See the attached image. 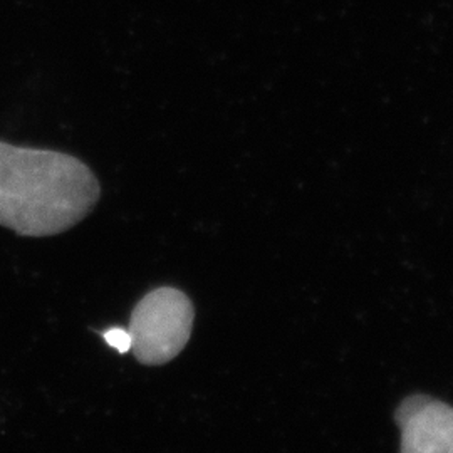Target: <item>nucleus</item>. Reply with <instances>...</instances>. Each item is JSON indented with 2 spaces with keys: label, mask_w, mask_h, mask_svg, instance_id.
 <instances>
[{
  "label": "nucleus",
  "mask_w": 453,
  "mask_h": 453,
  "mask_svg": "<svg viewBox=\"0 0 453 453\" xmlns=\"http://www.w3.org/2000/svg\"><path fill=\"white\" fill-rule=\"evenodd\" d=\"M99 198L81 160L0 142V226L24 237L58 235L78 226Z\"/></svg>",
  "instance_id": "f257e3e1"
},
{
  "label": "nucleus",
  "mask_w": 453,
  "mask_h": 453,
  "mask_svg": "<svg viewBox=\"0 0 453 453\" xmlns=\"http://www.w3.org/2000/svg\"><path fill=\"white\" fill-rule=\"evenodd\" d=\"M195 311L187 294L173 288L148 292L131 314V353L146 366L179 357L194 329Z\"/></svg>",
  "instance_id": "f03ea898"
},
{
  "label": "nucleus",
  "mask_w": 453,
  "mask_h": 453,
  "mask_svg": "<svg viewBox=\"0 0 453 453\" xmlns=\"http://www.w3.org/2000/svg\"><path fill=\"white\" fill-rule=\"evenodd\" d=\"M402 453H453V408L426 395L406 398L396 410Z\"/></svg>",
  "instance_id": "7ed1b4c3"
},
{
  "label": "nucleus",
  "mask_w": 453,
  "mask_h": 453,
  "mask_svg": "<svg viewBox=\"0 0 453 453\" xmlns=\"http://www.w3.org/2000/svg\"><path fill=\"white\" fill-rule=\"evenodd\" d=\"M104 341L114 348L118 353L125 355L131 351V336L128 329L123 327H111L110 331L104 333Z\"/></svg>",
  "instance_id": "20e7f679"
}]
</instances>
